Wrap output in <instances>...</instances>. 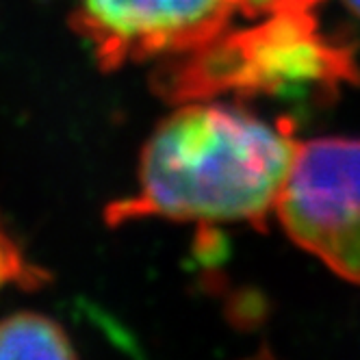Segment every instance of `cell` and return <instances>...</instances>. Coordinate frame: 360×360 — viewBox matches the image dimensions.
Wrapping results in <instances>:
<instances>
[{"label":"cell","mask_w":360,"mask_h":360,"mask_svg":"<svg viewBox=\"0 0 360 360\" xmlns=\"http://www.w3.org/2000/svg\"><path fill=\"white\" fill-rule=\"evenodd\" d=\"M297 146L285 120L217 100L180 102L148 137L137 189L109 204L107 224L161 217L261 226L276 211Z\"/></svg>","instance_id":"obj_1"},{"label":"cell","mask_w":360,"mask_h":360,"mask_svg":"<svg viewBox=\"0 0 360 360\" xmlns=\"http://www.w3.org/2000/svg\"><path fill=\"white\" fill-rule=\"evenodd\" d=\"M360 72L349 41L326 33L311 11L261 15L233 24L187 53L157 61L152 87L169 102L221 96L328 100Z\"/></svg>","instance_id":"obj_2"},{"label":"cell","mask_w":360,"mask_h":360,"mask_svg":"<svg viewBox=\"0 0 360 360\" xmlns=\"http://www.w3.org/2000/svg\"><path fill=\"white\" fill-rule=\"evenodd\" d=\"M276 213L302 250L360 285V139L300 143Z\"/></svg>","instance_id":"obj_3"},{"label":"cell","mask_w":360,"mask_h":360,"mask_svg":"<svg viewBox=\"0 0 360 360\" xmlns=\"http://www.w3.org/2000/svg\"><path fill=\"white\" fill-rule=\"evenodd\" d=\"M239 0H74L72 27L102 70L161 61L209 41Z\"/></svg>","instance_id":"obj_4"},{"label":"cell","mask_w":360,"mask_h":360,"mask_svg":"<svg viewBox=\"0 0 360 360\" xmlns=\"http://www.w3.org/2000/svg\"><path fill=\"white\" fill-rule=\"evenodd\" d=\"M76 349L59 321L41 313H13L0 319V358H74Z\"/></svg>","instance_id":"obj_5"},{"label":"cell","mask_w":360,"mask_h":360,"mask_svg":"<svg viewBox=\"0 0 360 360\" xmlns=\"http://www.w3.org/2000/svg\"><path fill=\"white\" fill-rule=\"evenodd\" d=\"M46 278V271H41L27 259V254L20 248V241L0 221V289L11 285L33 289L39 287Z\"/></svg>","instance_id":"obj_6"},{"label":"cell","mask_w":360,"mask_h":360,"mask_svg":"<svg viewBox=\"0 0 360 360\" xmlns=\"http://www.w3.org/2000/svg\"><path fill=\"white\" fill-rule=\"evenodd\" d=\"M319 0H239V9L248 18H261L269 13L311 11Z\"/></svg>","instance_id":"obj_7"},{"label":"cell","mask_w":360,"mask_h":360,"mask_svg":"<svg viewBox=\"0 0 360 360\" xmlns=\"http://www.w3.org/2000/svg\"><path fill=\"white\" fill-rule=\"evenodd\" d=\"M343 3H345L356 15H360V0H343Z\"/></svg>","instance_id":"obj_8"}]
</instances>
